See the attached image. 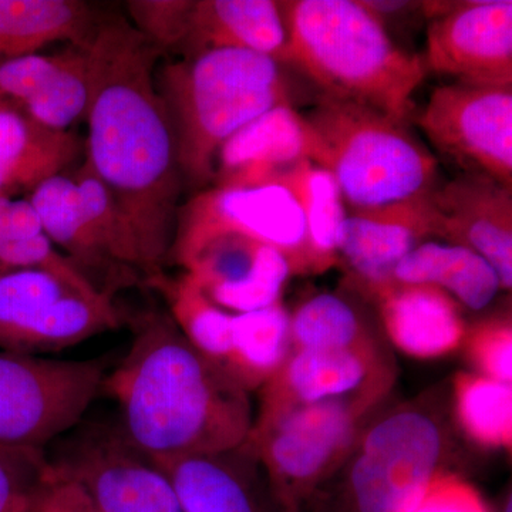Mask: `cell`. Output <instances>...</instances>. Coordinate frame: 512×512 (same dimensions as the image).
I'll return each instance as SVG.
<instances>
[{
    "label": "cell",
    "instance_id": "31",
    "mask_svg": "<svg viewBox=\"0 0 512 512\" xmlns=\"http://www.w3.org/2000/svg\"><path fill=\"white\" fill-rule=\"evenodd\" d=\"M454 402L461 429L478 446L511 450V384L497 382L480 373H458Z\"/></svg>",
    "mask_w": 512,
    "mask_h": 512
},
{
    "label": "cell",
    "instance_id": "16",
    "mask_svg": "<svg viewBox=\"0 0 512 512\" xmlns=\"http://www.w3.org/2000/svg\"><path fill=\"white\" fill-rule=\"evenodd\" d=\"M392 384L376 346L359 349L292 350L281 369L261 387V412L328 402L375 406Z\"/></svg>",
    "mask_w": 512,
    "mask_h": 512
},
{
    "label": "cell",
    "instance_id": "3",
    "mask_svg": "<svg viewBox=\"0 0 512 512\" xmlns=\"http://www.w3.org/2000/svg\"><path fill=\"white\" fill-rule=\"evenodd\" d=\"M279 6L288 36L285 66L322 96L407 123L413 93L427 74L423 56L400 46L359 0H288Z\"/></svg>",
    "mask_w": 512,
    "mask_h": 512
},
{
    "label": "cell",
    "instance_id": "20",
    "mask_svg": "<svg viewBox=\"0 0 512 512\" xmlns=\"http://www.w3.org/2000/svg\"><path fill=\"white\" fill-rule=\"evenodd\" d=\"M153 461L173 485L183 512H279L245 444L224 453Z\"/></svg>",
    "mask_w": 512,
    "mask_h": 512
},
{
    "label": "cell",
    "instance_id": "36",
    "mask_svg": "<svg viewBox=\"0 0 512 512\" xmlns=\"http://www.w3.org/2000/svg\"><path fill=\"white\" fill-rule=\"evenodd\" d=\"M410 512H490L484 498L463 478L439 473Z\"/></svg>",
    "mask_w": 512,
    "mask_h": 512
},
{
    "label": "cell",
    "instance_id": "14",
    "mask_svg": "<svg viewBox=\"0 0 512 512\" xmlns=\"http://www.w3.org/2000/svg\"><path fill=\"white\" fill-rule=\"evenodd\" d=\"M423 62L456 82L512 86L511 0L448 2L427 22Z\"/></svg>",
    "mask_w": 512,
    "mask_h": 512
},
{
    "label": "cell",
    "instance_id": "39",
    "mask_svg": "<svg viewBox=\"0 0 512 512\" xmlns=\"http://www.w3.org/2000/svg\"><path fill=\"white\" fill-rule=\"evenodd\" d=\"M504 512H511V498H508V503L505 505Z\"/></svg>",
    "mask_w": 512,
    "mask_h": 512
},
{
    "label": "cell",
    "instance_id": "30",
    "mask_svg": "<svg viewBox=\"0 0 512 512\" xmlns=\"http://www.w3.org/2000/svg\"><path fill=\"white\" fill-rule=\"evenodd\" d=\"M292 350L376 346L363 313L336 293H319L291 313Z\"/></svg>",
    "mask_w": 512,
    "mask_h": 512
},
{
    "label": "cell",
    "instance_id": "1",
    "mask_svg": "<svg viewBox=\"0 0 512 512\" xmlns=\"http://www.w3.org/2000/svg\"><path fill=\"white\" fill-rule=\"evenodd\" d=\"M84 47L90 74L84 163L127 222L148 286L164 274L184 191L173 121L156 82L163 55L123 16L101 15Z\"/></svg>",
    "mask_w": 512,
    "mask_h": 512
},
{
    "label": "cell",
    "instance_id": "12",
    "mask_svg": "<svg viewBox=\"0 0 512 512\" xmlns=\"http://www.w3.org/2000/svg\"><path fill=\"white\" fill-rule=\"evenodd\" d=\"M443 437L436 421L402 410L367 431L350 468L357 512H410L439 474Z\"/></svg>",
    "mask_w": 512,
    "mask_h": 512
},
{
    "label": "cell",
    "instance_id": "15",
    "mask_svg": "<svg viewBox=\"0 0 512 512\" xmlns=\"http://www.w3.org/2000/svg\"><path fill=\"white\" fill-rule=\"evenodd\" d=\"M168 261L184 268L212 302L234 313L279 302L293 275L278 249L238 234L214 235L173 248Z\"/></svg>",
    "mask_w": 512,
    "mask_h": 512
},
{
    "label": "cell",
    "instance_id": "28",
    "mask_svg": "<svg viewBox=\"0 0 512 512\" xmlns=\"http://www.w3.org/2000/svg\"><path fill=\"white\" fill-rule=\"evenodd\" d=\"M148 286L163 293L168 313L188 342L225 372L232 349L234 312L212 302L185 272L175 278L163 274Z\"/></svg>",
    "mask_w": 512,
    "mask_h": 512
},
{
    "label": "cell",
    "instance_id": "24",
    "mask_svg": "<svg viewBox=\"0 0 512 512\" xmlns=\"http://www.w3.org/2000/svg\"><path fill=\"white\" fill-rule=\"evenodd\" d=\"M84 143L73 131L47 130L15 114L0 113V197L19 198L73 167Z\"/></svg>",
    "mask_w": 512,
    "mask_h": 512
},
{
    "label": "cell",
    "instance_id": "2",
    "mask_svg": "<svg viewBox=\"0 0 512 512\" xmlns=\"http://www.w3.org/2000/svg\"><path fill=\"white\" fill-rule=\"evenodd\" d=\"M133 343L101 392L120 409L121 429L151 460L217 454L247 441L249 394L188 342L170 313L131 320Z\"/></svg>",
    "mask_w": 512,
    "mask_h": 512
},
{
    "label": "cell",
    "instance_id": "29",
    "mask_svg": "<svg viewBox=\"0 0 512 512\" xmlns=\"http://www.w3.org/2000/svg\"><path fill=\"white\" fill-rule=\"evenodd\" d=\"M303 205L308 229L311 274H322L339 262V244L345 222V201L332 175L305 160L285 174Z\"/></svg>",
    "mask_w": 512,
    "mask_h": 512
},
{
    "label": "cell",
    "instance_id": "34",
    "mask_svg": "<svg viewBox=\"0 0 512 512\" xmlns=\"http://www.w3.org/2000/svg\"><path fill=\"white\" fill-rule=\"evenodd\" d=\"M130 23L150 45L164 53H181L188 33L192 0H130Z\"/></svg>",
    "mask_w": 512,
    "mask_h": 512
},
{
    "label": "cell",
    "instance_id": "32",
    "mask_svg": "<svg viewBox=\"0 0 512 512\" xmlns=\"http://www.w3.org/2000/svg\"><path fill=\"white\" fill-rule=\"evenodd\" d=\"M66 259L46 237L28 198L0 197V275Z\"/></svg>",
    "mask_w": 512,
    "mask_h": 512
},
{
    "label": "cell",
    "instance_id": "18",
    "mask_svg": "<svg viewBox=\"0 0 512 512\" xmlns=\"http://www.w3.org/2000/svg\"><path fill=\"white\" fill-rule=\"evenodd\" d=\"M89 96L84 45L0 63V113L15 114L47 130L72 131L86 119Z\"/></svg>",
    "mask_w": 512,
    "mask_h": 512
},
{
    "label": "cell",
    "instance_id": "25",
    "mask_svg": "<svg viewBox=\"0 0 512 512\" xmlns=\"http://www.w3.org/2000/svg\"><path fill=\"white\" fill-rule=\"evenodd\" d=\"M100 18L96 6L80 0H0V63L57 42L82 46Z\"/></svg>",
    "mask_w": 512,
    "mask_h": 512
},
{
    "label": "cell",
    "instance_id": "10",
    "mask_svg": "<svg viewBox=\"0 0 512 512\" xmlns=\"http://www.w3.org/2000/svg\"><path fill=\"white\" fill-rule=\"evenodd\" d=\"M104 360H59L0 352V444L46 448L76 424L101 392Z\"/></svg>",
    "mask_w": 512,
    "mask_h": 512
},
{
    "label": "cell",
    "instance_id": "19",
    "mask_svg": "<svg viewBox=\"0 0 512 512\" xmlns=\"http://www.w3.org/2000/svg\"><path fill=\"white\" fill-rule=\"evenodd\" d=\"M427 194L367 210L346 208L339 259L370 298L394 282V269L413 249L433 237Z\"/></svg>",
    "mask_w": 512,
    "mask_h": 512
},
{
    "label": "cell",
    "instance_id": "13",
    "mask_svg": "<svg viewBox=\"0 0 512 512\" xmlns=\"http://www.w3.org/2000/svg\"><path fill=\"white\" fill-rule=\"evenodd\" d=\"M416 123L464 173L484 174L512 188V86L436 87Z\"/></svg>",
    "mask_w": 512,
    "mask_h": 512
},
{
    "label": "cell",
    "instance_id": "8",
    "mask_svg": "<svg viewBox=\"0 0 512 512\" xmlns=\"http://www.w3.org/2000/svg\"><path fill=\"white\" fill-rule=\"evenodd\" d=\"M369 409L328 402L259 414L244 444L264 467L279 512H301L313 488L345 458Z\"/></svg>",
    "mask_w": 512,
    "mask_h": 512
},
{
    "label": "cell",
    "instance_id": "38",
    "mask_svg": "<svg viewBox=\"0 0 512 512\" xmlns=\"http://www.w3.org/2000/svg\"><path fill=\"white\" fill-rule=\"evenodd\" d=\"M35 512H97L76 485L56 474Z\"/></svg>",
    "mask_w": 512,
    "mask_h": 512
},
{
    "label": "cell",
    "instance_id": "21",
    "mask_svg": "<svg viewBox=\"0 0 512 512\" xmlns=\"http://www.w3.org/2000/svg\"><path fill=\"white\" fill-rule=\"evenodd\" d=\"M305 160V119L285 104L266 111L229 138L218 151L214 183L228 187L274 183Z\"/></svg>",
    "mask_w": 512,
    "mask_h": 512
},
{
    "label": "cell",
    "instance_id": "23",
    "mask_svg": "<svg viewBox=\"0 0 512 512\" xmlns=\"http://www.w3.org/2000/svg\"><path fill=\"white\" fill-rule=\"evenodd\" d=\"M286 28L274 0H192L184 57L237 49L272 57L285 66Z\"/></svg>",
    "mask_w": 512,
    "mask_h": 512
},
{
    "label": "cell",
    "instance_id": "35",
    "mask_svg": "<svg viewBox=\"0 0 512 512\" xmlns=\"http://www.w3.org/2000/svg\"><path fill=\"white\" fill-rule=\"evenodd\" d=\"M468 356L480 375L497 382H512V326L508 318L478 323L466 335Z\"/></svg>",
    "mask_w": 512,
    "mask_h": 512
},
{
    "label": "cell",
    "instance_id": "4",
    "mask_svg": "<svg viewBox=\"0 0 512 512\" xmlns=\"http://www.w3.org/2000/svg\"><path fill=\"white\" fill-rule=\"evenodd\" d=\"M177 140L184 188L198 192L214 181L225 143L266 111L292 104L285 66L237 49L205 50L156 70Z\"/></svg>",
    "mask_w": 512,
    "mask_h": 512
},
{
    "label": "cell",
    "instance_id": "7",
    "mask_svg": "<svg viewBox=\"0 0 512 512\" xmlns=\"http://www.w3.org/2000/svg\"><path fill=\"white\" fill-rule=\"evenodd\" d=\"M124 323L113 296L94 288L69 259L0 275L3 352H60Z\"/></svg>",
    "mask_w": 512,
    "mask_h": 512
},
{
    "label": "cell",
    "instance_id": "27",
    "mask_svg": "<svg viewBox=\"0 0 512 512\" xmlns=\"http://www.w3.org/2000/svg\"><path fill=\"white\" fill-rule=\"evenodd\" d=\"M291 348V313L281 301L258 311L234 313L225 373L249 393L281 369Z\"/></svg>",
    "mask_w": 512,
    "mask_h": 512
},
{
    "label": "cell",
    "instance_id": "33",
    "mask_svg": "<svg viewBox=\"0 0 512 512\" xmlns=\"http://www.w3.org/2000/svg\"><path fill=\"white\" fill-rule=\"evenodd\" d=\"M55 477L46 448L0 444V512H35Z\"/></svg>",
    "mask_w": 512,
    "mask_h": 512
},
{
    "label": "cell",
    "instance_id": "37",
    "mask_svg": "<svg viewBox=\"0 0 512 512\" xmlns=\"http://www.w3.org/2000/svg\"><path fill=\"white\" fill-rule=\"evenodd\" d=\"M363 6L383 26L387 33L396 25H406L410 20H426L424 2H384V0H359Z\"/></svg>",
    "mask_w": 512,
    "mask_h": 512
},
{
    "label": "cell",
    "instance_id": "22",
    "mask_svg": "<svg viewBox=\"0 0 512 512\" xmlns=\"http://www.w3.org/2000/svg\"><path fill=\"white\" fill-rule=\"evenodd\" d=\"M387 336L416 359H439L466 342L460 303L431 285L392 284L372 296Z\"/></svg>",
    "mask_w": 512,
    "mask_h": 512
},
{
    "label": "cell",
    "instance_id": "26",
    "mask_svg": "<svg viewBox=\"0 0 512 512\" xmlns=\"http://www.w3.org/2000/svg\"><path fill=\"white\" fill-rule=\"evenodd\" d=\"M393 281L436 286L471 311L487 308L501 291L493 266L476 252L447 242H423L413 249L394 269Z\"/></svg>",
    "mask_w": 512,
    "mask_h": 512
},
{
    "label": "cell",
    "instance_id": "11",
    "mask_svg": "<svg viewBox=\"0 0 512 512\" xmlns=\"http://www.w3.org/2000/svg\"><path fill=\"white\" fill-rule=\"evenodd\" d=\"M285 174L275 183L197 192L178 211L171 249L214 235H245L278 249L293 275L311 274L305 211Z\"/></svg>",
    "mask_w": 512,
    "mask_h": 512
},
{
    "label": "cell",
    "instance_id": "9",
    "mask_svg": "<svg viewBox=\"0 0 512 512\" xmlns=\"http://www.w3.org/2000/svg\"><path fill=\"white\" fill-rule=\"evenodd\" d=\"M50 466L97 512H183L163 471L117 423L83 420L46 447Z\"/></svg>",
    "mask_w": 512,
    "mask_h": 512
},
{
    "label": "cell",
    "instance_id": "6",
    "mask_svg": "<svg viewBox=\"0 0 512 512\" xmlns=\"http://www.w3.org/2000/svg\"><path fill=\"white\" fill-rule=\"evenodd\" d=\"M26 198L53 247L94 288L114 298L124 289L147 285L127 222L84 161L46 178Z\"/></svg>",
    "mask_w": 512,
    "mask_h": 512
},
{
    "label": "cell",
    "instance_id": "5",
    "mask_svg": "<svg viewBox=\"0 0 512 512\" xmlns=\"http://www.w3.org/2000/svg\"><path fill=\"white\" fill-rule=\"evenodd\" d=\"M303 119L308 160L332 175L349 210L413 200L436 187L437 158L403 121L326 96Z\"/></svg>",
    "mask_w": 512,
    "mask_h": 512
},
{
    "label": "cell",
    "instance_id": "17",
    "mask_svg": "<svg viewBox=\"0 0 512 512\" xmlns=\"http://www.w3.org/2000/svg\"><path fill=\"white\" fill-rule=\"evenodd\" d=\"M431 235L476 252L512 288V188L484 174L464 173L427 194Z\"/></svg>",
    "mask_w": 512,
    "mask_h": 512
}]
</instances>
